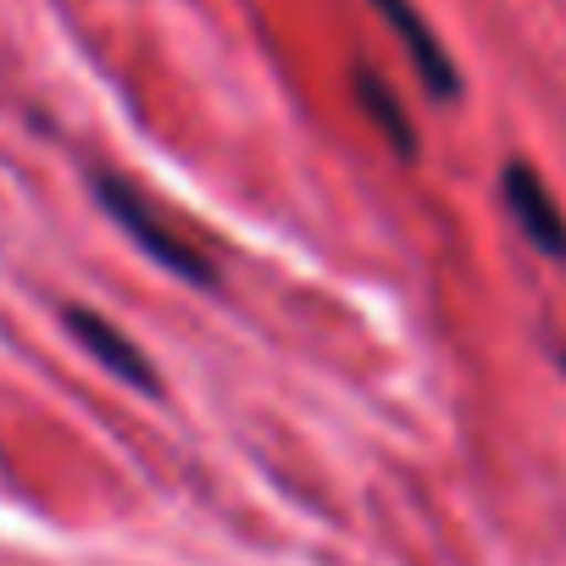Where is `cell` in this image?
Wrapping results in <instances>:
<instances>
[{"instance_id":"3957f363","label":"cell","mask_w":566,"mask_h":566,"mask_svg":"<svg viewBox=\"0 0 566 566\" xmlns=\"http://www.w3.org/2000/svg\"><path fill=\"white\" fill-rule=\"evenodd\" d=\"M373 12L395 29V40H400V51L411 56L422 90H428L433 101H455V95H461V73H455L450 51L439 45V34L428 29V18L411 7V0H373Z\"/></svg>"},{"instance_id":"277c9868","label":"cell","mask_w":566,"mask_h":566,"mask_svg":"<svg viewBox=\"0 0 566 566\" xmlns=\"http://www.w3.org/2000/svg\"><path fill=\"white\" fill-rule=\"evenodd\" d=\"M62 323H67V334L112 373V378H123V384H134L139 395H156L161 384H156V373H150V361L139 356V345L128 339V334H117L101 312H90V306H67L62 312Z\"/></svg>"},{"instance_id":"6da1fadb","label":"cell","mask_w":566,"mask_h":566,"mask_svg":"<svg viewBox=\"0 0 566 566\" xmlns=\"http://www.w3.org/2000/svg\"><path fill=\"white\" fill-rule=\"evenodd\" d=\"M95 200L106 206V217L156 261V266H167L172 277H184V283H195V290H211L217 283V261L206 255V244L184 228V222H172L161 206H150L128 178H117V172H101L95 178Z\"/></svg>"},{"instance_id":"8992f818","label":"cell","mask_w":566,"mask_h":566,"mask_svg":"<svg viewBox=\"0 0 566 566\" xmlns=\"http://www.w3.org/2000/svg\"><path fill=\"white\" fill-rule=\"evenodd\" d=\"M560 361H566V356H560Z\"/></svg>"},{"instance_id":"5b68a950","label":"cell","mask_w":566,"mask_h":566,"mask_svg":"<svg viewBox=\"0 0 566 566\" xmlns=\"http://www.w3.org/2000/svg\"><path fill=\"white\" fill-rule=\"evenodd\" d=\"M356 101H361V112L378 123V134H384L400 156H417V134H411V117H406L395 84H389L378 67H367V62H356Z\"/></svg>"},{"instance_id":"7a4b0ae2","label":"cell","mask_w":566,"mask_h":566,"mask_svg":"<svg viewBox=\"0 0 566 566\" xmlns=\"http://www.w3.org/2000/svg\"><path fill=\"white\" fill-rule=\"evenodd\" d=\"M500 195H505V211L516 217L522 239L549 255V261H566V211L560 200L549 195V184L527 167V161H505L500 167Z\"/></svg>"}]
</instances>
